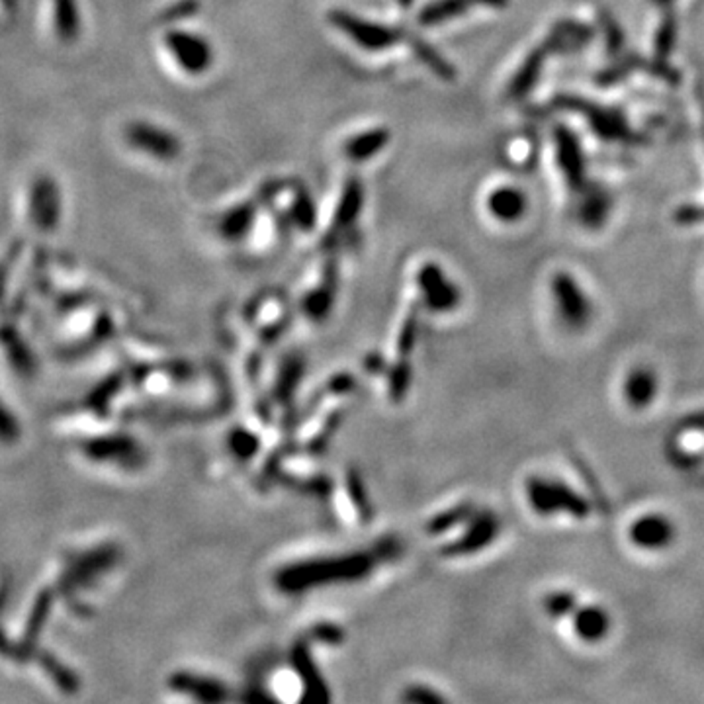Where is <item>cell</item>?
<instances>
[{
  "instance_id": "4",
  "label": "cell",
  "mask_w": 704,
  "mask_h": 704,
  "mask_svg": "<svg viewBox=\"0 0 704 704\" xmlns=\"http://www.w3.org/2000/svg\"><path fill=\"white\" fill-rule=\"evenodd\" d=\"M126 139L136 151L163 163L174 161L182 151V143L172 131L151 122H131L126 128Z\"/></svg>"
},
{
  "instance_id": "22",
  "label": "cell",
  "mask_w": 704,
  "mask_h": 704,
  "mask_svg": "<svg viewBox=\"0 0 704 704\" xmlns=\"http://www.w3.org/2000/svg\"><path fill=\"white\" fill-rule=\"evenodd\" d=\"M196 10H198V3H196V0H182V3H179V4H174V6H171V10H169V16L167 18H190Z\"/></svg>"
},
{
  "instance_id": "8",
  "label": "cell",
  "mask_w": 704,
  "mask_h": 704,
  "mask_svg": "<svg viewBox=\"0 0 704 704\" xmlns=\"http://www.w3.org/2000/svg\"><path fill=\"white\" fill-rule=\"evenodd\" d=\"M554 139L556 159L557 164H560L562 174L566 176L567 184L572 186V190H577V186H582L585 180V161L582 145H579L574 133L566 128H557Z\"/></svg>"
},
{
  "instance_id": "11",
  "label": "cell",
  "mask_w": 704,
  "mask_h": 704,
  "mask_svg": "<svg viewBox=\"0 0 704 704\" xmlns=\"http://www.w3.org/2000/svg\"><path fill=\"white\" fill-rule=\"evenodd\" d=\"M391 133L386 128H372L362 133H356L345 143V155L352 163H366L374 159L378 153L384 151L390 143Z\"/></svg>"
},
{
  "instance_id": "20",
  "label": "cell",
  "mask_w": 704,
  "mask_h": 704,
  "mask_svg": "<svg viewBox=\"0 0 704 704\" xmlns=\"http://www.w3.org/2000/svg\"><path fill=\"white\" fill-rule=\"evenodd\" d=\"M608 212V200L603 192L593 190L582 204V222L589 227H599L605 222Z\"/></svg>"
},
{
  "instance_id": "23",
  "label": "cell",
  "mask_w": 704,
  "mask_h": 704,
  "mask_svg": "<svg viewBox=\"0 0 704 704\" xmlns=\"http://www.w3.org/2000/svg\"><path fill=\"white\" fill-rule=\"evenodd\" d=\"M472 4H483V6H490V8H505L509 4V0H470Z\"/></svg>"
},
{
  "instance_id": "9",
  "label": "cell",
  "mask_w": 704,
  "mask_h": 704,
  "mask_svg": "<svg viewBox=\"0 0 704 704\" xmlns=\"http://www.w3.org/2000/svg\"><path fill=\"white\" fill-rule=\"evenodd\" d=\"M675 531H673V524L661 515H646L638 519L633 528H630V541L636 546L644 548V550H659V548H666Z\"/></svg>"
},
{
  "instance_id": "16",
  "label": "cell",
  "mask_w": 704,
  "mask_h": 704,
  "mask_svg": "<svg viewBox=\"0 0 704 704\" xmlns=\"http://www.w3.org/2000/svg\"><path fill=\"white\" fill-rule=\"evenodd\" d=\"M472 6L470 0H432L421 10L419 24L423 26H439L447 24L450 20H457L468 13Z\"/></svg>"
},
{
  "instance_id": "19",
  "label": "cell",
  "mask_w": 704,
  "mask_h": 704,
  "mask_svg": "<svg viewBox=\"0 0 704 704\" xmlns=\"http://www.w3.org/2000/svg\"><path fill=\"white\" fill-rule=\"evenodd\" d=\"M289 217H292V222L304 231H309L315 227V222H317L315 202L306 189H298L292 210H289Z\"/></svg>"
},
{
  "instance_id": "14",
  "label": "cell",
  "mask_w": 704,
  "mask_h": 704,
  "mask_svg": "<svg viewBox=\"0 0 704 704\" xmlns=\"http://www.w3.org/2000/svg\"><path fill=\"white\" fill-rule=\"evenodd\" d=\"M574 624L579 638L587 641H597L608 633L610 620L600 607H582L574 610Z\"/></svg>"
},
{
  "instance_id": "17",
  "label": "cell",
  "mask_w": 704,
  "mask_h": 704,
  "mask_svg": "<svg viewBox=\"0 0 704 704\" xmlns=\"http://www.w3.org/2000/svg\"><path fill=\"white\" fill-rule=\"evenodd\" d=\"M624 390L630 406L644 407L656 396V376L648 368H636L630 372Z\"/></svg>"
},
{
  "instance_id": "18",
  "label": "cell",
  "mask_w": 704,
  "mask_h": 704,
  "mask_svg": "<svg viewBox=\"0 0 704 704\" xmlns=\"http://www.w3.org/2000/svg\"><path fill=\"white\" fill-rule=\"evenodd\" d=\"M411 49L421 63L429 71H432L434 75H439L442 80H454V77H457V69H454L448 61L444 59L437 49H432V46L427 44L424 39L411 38Z\"/></svg>"
},
{
  "instance_id": "7",
  "label": "cell",
  "mask_w": 704,
  "mask_h": 704,
  "mask_svg": "<svg viewBox=\"0 0 704 704\" xmlns=\"http://www.w3.org/2000/svg\"><path fill=\"white\" fill-rule=\"evenodd\" d=\"M417 282L421 292L424 294V299H427V304L432 309H450L458 306L460 302L458 288L444 276L440 266L432 263L423 264L417 274Z\"/></svg>"
},
{
  "instance_id": "13",
  "label": "cell",
  "mask_w": 704,
  "mask_h": 704,
  "mask_svg": "<svg viewBox=\"0 0 704 704\" xmlns=\"http://www.w3.org/2000/svg\"><path fill=\"white\" fill-rule=\"evenodd\" d=\"M365 204V189L358 179H348L333 215V235L345 231L358 220Z\"/></svg>"
},
{
  "instance_id": "10",
  "label": "cell",
  "mask_w": 704,
  "mask_h": 704,
  "mask_svg": "<svg viewBox=\"0 0 704 704\" xmlns=\"http://www.w3.org/2000/svg\"><path fill=\"white\" fill-rule=\"evenodd\" d=\"M526 194L515 186H499L488 196V210L501 223H515L526 214Z\"/></svg>"
},
{
  "instance_id": "6",
  "label": "cell",
  "mask_w": 704,
  "mask_h": 704,
  "mask_svg": "<svg viewBox=\"0 0 704 704\" xmlns=\"http://www.w3.org/2000/svg\"><path fill=\"white\" fill-rule=\"evenodd\" d=\"M29 215L44 231L54 230L57 225L61 217V194L59 186L49 176H41L29 190Z\"/></svg>"
},
{
  "instance_id": "15",
  "label": "cell",
  "mask_w": 704,
  "mask_h": 704,
  "mask_svg": "<svg viewBox=\"0 0 704 704\" xmlns=\"http://www.w3.org/2000/svg\"><path fill=\"white\" fill-rule=\"evenodd\" d=\"M54 26L59 39L75 41L80 36L82 16L79 0H54Z\"/></svg>"
},
{
  "instance_id": "3",
  "label": "cell",
  "mask_w": 704,
  "mask_h": 704,
  "mask_svg": "<svg viewBox=\"0 0 704 704\" xmlns=\"http://www.w3.org/2000/svg\"><path fill=\"white\" fill-rule=\"evenodd\" d=\"M528 501L538 513L552 515V513H569L574 516H585L589 513V505L575 491L566 488V483L534 478L526 485Z\"/></svg>"
},
{
  "instance_id": "1",
  "label": "cell",
  "mask_w": 704,
  "mask_h": 704,
  "mask_svg": "<svg viewBox=\"0 0 704 704\" xmlns=\"http://www.w3.org/2000/svg\"><path fill=\"white\" fill-rule=\"evenodd\" d=\"M329 22L333 24L340 34H345L350 41L365 49V51H386L396 47L399 41H403L406 34L403 29L386 26L380 22H372V20L358 18L355 14L347 13V10H333L329 14Z\"/></svg>"
},
{
  "instance_id": "21",
  "label": "cell",
  "mask_w": 704,
  "mask_h": 704,
  "mask_svg": "<svg viewBox=\"0 0 704 704\" xmlns=\"http://www.w3.org/2000/svg\"><path fill=\"white\" fill-rule=\"evenodd\" d=\"M546 613H550L552 616H564L575 610V597L567 591H557L546 597Z\"/></svg>"
},
{
  "instance_id": "12",
  "label": "cell",
  "mask_w": 704,
  "mask_h": 704,
  "mask_svg": "<svg viewBox=\"0 0 704 704\" xmlns=\"http://www.w3.org/2000/svg\"><path fill=\"white\" fill-rule=\"evenodd\" d=\"M256 212H258L256 202H243L239 205H233V208H230L222 215L217 231H220V235L227 241L233 243L243 241L248 231L253 230Z\"/></svg>"
},
{
  "instance_id": "2",
  "label": "cell",
  "mask_w": 704,
  "mask_h": 704,
  "mask_svg": "<svg viewBox=\"0 0 704 704\" xmlns=\"http://www.w3.org/2000/svg\"><path fill=\"white\" fill-rule=\"evenodd\" d=\"M164 47L169 49L176 65L189 75H204L214 65V49L204 36L186 32V29H171L164 36Z\"/></svg>"
},
{
  "instance_id": "5",
  "label": "cell",
  "mask_w": 704,
  "mask_h": 704,
  "mask_svg": "<svg viewBox=\"0 0 704 704\" xmlns=\"http://www.w3.org/2000/svg\"><path fill=\"white\" fill-rule=\"evenodd\" d=\"M552 292L557 314L569 327H582L587 323L591 317V304L572 274L557 272L552 281Z\"/></svg>"
}]
</instances>
